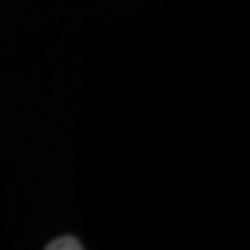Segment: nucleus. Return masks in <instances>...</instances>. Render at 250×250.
<instances>
[{
    "instance_id": "nucleus-1",
    "label": "nucleus",
    "mask_w": 250,
    "mask_h": 250,
    "mask_svg": "<svg viewBox=\"0 0 250 250\" xmlns=\"http://www.w3.org/2000/svg\"><path fill=\"white\" fill-rule=\"evenodd\" d=\"M49 250H82V243L77 240V237H56L46 245Z\"/></svg>"
}]
</instances>
